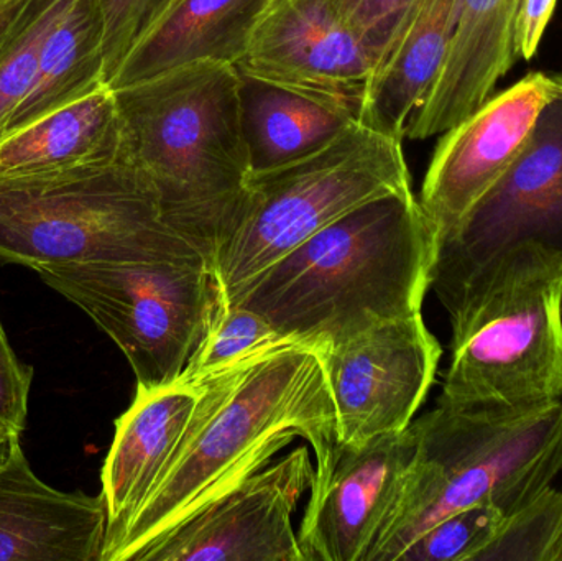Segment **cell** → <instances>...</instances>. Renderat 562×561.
I'll return each instance as SVG.
<instances>
[{
  "label": "cell",
  "instance_id": "obj_11",
  "mask_svg": "<svg viewBox=\"0 0 562 561\" xmlns=\"http://www.w3.org/2000/svg\"><path fill=\"white\" fill-rule=\"evenodd\" d=\"M375 61L330 0H267L234 66L244 78L359 119Z\"/></svg>",
  "mask_w": 562,
  "mask_h": 561
},
{
  "label": "cell",
  "instance_id": "obj_8",
  "mask_svg": "<svg viewBox=\"0 0 562 561\" xmlns=\"http://www.w3.org/2000/svg\"><path fill=\"white\" fill-rule=\"evenodd\" d=\"M35 272L119 346L144 389L178 382L224 303L204 259L91 260Z\"/></svg>",
  "mask_w": 562,
  "mask_h": 561
},
{
  "label": "cell",
  "instance_id": "obj_19",
  "mask_svg": "<svg viewBox=\"0 0 562 561\" xmlns=\"http://www.w3.org/2000/svg\"><path fill=\"white\" fill-rule=\"evenodd\" d=\"M267 0H167L119 66L109 88L147 81L191 63H236Z\"/></svg>",
  "mask_w": 562,
  "mask_h": 561
},
{
  "label": "cell",
  "instance_id": "obj_3",
  "mask_svg": "<svg viewBox=\"0 0 562 561\" xmlns=\"http://www.w3.org/2000/svg\"><path fill=\"white\" fill-rule=\"evenodd\" d=\"M112 91L128 157L150 184L165 223L213 269L252 175L239 71L233 63L206 59Z\"/></svg>",
  "mask_w": 562,
  "mask_h": 561
},
{
  "label": "cell",
  "instance_id": "obj_2",
  "mask_svg": "<svg viewBox=\"0 0 562 561\" xmlns=\"http://www.w3.org/2000/svg\"><path fill=\"white\" fill-rule=\"evenodd\" d=\"M435 253L415 191L386 194L307 237L229 305L321 351L379 323L419 315Z\"/></svg>",
  "mask_w": 562,
  "mask_h": 561
},
{
  "label": "cell",
  "instance_id": "obj_32",
  "mask_svg": "<svg viewBox=\"0 0 562 561\" xmlns=\"http://www.w3.org/2000/svg\"><path fill=\"white\" fill-rule=\"evenodd\" d=\"M562 496V490H561ZM547 561H562V516L560 529H558L557 536H554L553 543H551L550 552H548Z\"/></svg>",
  "mask_w": 562,
  "mask_h": 561
},
{
  "label": "cell",
  "instance_id": "obj_25",
  "mask_svg": "<svg viewBox=\"0 0 562 561\" xmlns=\"http://www.w3.org/2000/svg\"><path fill=\"white\" fill-rule=\"evenodd\" d=\"M508 517L494 506L459 510L413 540L398 561H479Z\"/></svg>",
  "mask_w": 562,
  "mask_h": 561
},
{
  "label": "cell",
  "instance_id": "obj_16",
  "mask_svg": "<svg viewBox=\"0 0 562 561\" xmlns=\"http://www.w3.org/2000/svg\"><path fill=\"white\" fill-rule=\"evenodd\" d=\"M104 497L43 483L20 441L0 464V561H102Z\"/></svg>",
  "mask_w": 562,
  "mask_h": 561
},
{
  "label": "cell",
  "instance_id": "obj_24",
  "mask_svg": "<svg viewBox=\"0 0 562 561\" xmlns=\"http://www.w3.org/2000/svg\"><path fill=\"white\" fill-rule=\"evenodd\" d=\"M66 2L68 0H30L0 53V138L32 88L43 43Z\"/></svg>",
  "mask_w": 562,
  "mask_h": 561
},
{
  "label": "cell",
  "instance_id": "obj_4",
  "mask_svg": "<svg viewBox=\"0 0 562 561\" xmlns=\"http://www.w3.org/2000/svg\"><path fill=\"white\" fill-rule=\"evenodd\" d=\"M415 457L369 561H398L445 517L494 506L507 517L551 490L562 470V402L533 407L438 404L409 425Z\"/></svg>",
  "mask_w": 562,
  "mask_h": 561
},
{
  "label": "cell",
  "instance_id": "obj_17",
  "mask_svg": "<svg viewBox=\"0 0 562 561\" xmlns=\"http://www.w3.org/2000/svg\"><path fill=\"white\" fill-rule=\"evenodd\" d=\"M524 0H461L448 58L406 125L405 138L426 141L464 121L495 94L518 61L515 25Z\"/></svg>",
  "mask_w": 562,
  "mask_h": 561
},
{
  "label": "cell",
  "instance_id": "obj_23",
  "mask_svg": "<svg viewBox=\"0 0 562 561\" xmlns=\"http://www.w3.org/2000/svg\"><path fill=\"white\" fill-rule=\"evenodd\" d=\"M288 345L300 343L281 335L259 313L243 305L223 303L206 338L188 362L178 382L201 384L211 375L233 368L237 362Z\"/></svg>",
  "mask_w": 562,
  "mask_h": 561
},
{
  "label": "cell",
  "instance_id": "obj_15",
  "mask_svg": "<svg viewBox=\"0 0 562 561\" xmlns=\"http://www.w3.org/2000/svg\"><path fill=\"white\" fill-rule=\"evenodd\" d=\"M200 394V385L183 382L137 388L131 407L115 420L114 440L101 473V494L108 510L102 561L117 549L167 476L187 438Z\"/></svg>",
  "mask_w": 562,
  "mask_h": 561
},
{
  "label": "cell",
  "instance_id": "obj_22",
  "mask_svg": "<svg viewBox=\"0 0 562 561\" xmlns=\"http://www.w3.org/2000/svg\"><path fill=\"white\" fill-rule=\"evenodd\" d=\"M240 78L244 132L252 173L301 160L329 145L359 121L293 92Z\"/></svg>",
  "mask_w": 562,
  "mask_h": 561
},
{
  "label": "cell",
  "instance_id": "obj_31",
  "mask_svg": "<svg viewBox=\"0 0 562 561\" xmlns=\"http://www.w3.org/2000/svg\"><path fill=\"white\" fill-rule=\"evenodd\" d=\"M29 2L30 0H9L0 3V53L12 36L13 30L19 25Z\"/></svg>",
  "mask_w": 562,
  "mask_h": 561
},
{
  "label": "cell",
  "instance_id": "obj_33",
  "mask_svg": "<svg viewBox=\"0 0 562 561\" xmlns=\"http://www.w3.org/2000/svg\"><path fill=\"white\" fill-rule=\"evenodd\" d=\"M13 445L15 444H9V441L2 440V438H0V464H2L3 461L7 460V457H9Z\"/></svg>",
  "mask_w": 562,
  "mask_h": 561
},
{
  "label": "cell",
  "instance_id": "obj_29",
  "mask_svg": "<svg viewBox=\"0 0 562 561\" xmlns=\"http://www.w3.org/2000/svg\"><path fill=\"white\" fill-rule=\"evenodd\" d=\"M337 15L379 58L413 0H330Z\"/></svg>",
  "mask_w": 562,
  "mask_h": 561
},
{
  "label": "cell",
  "instance_id": "obj_27",
  "mask_svg": "<svg viewBox=\"0 0 562 561\" xmlns=\"http://www.w3.org/2000/svg\"><path fill=\"white\" fill-rule=\"evenodd\" d=\"M104 10L105 82L167 0H101Z\"/></svg>",
  "mask_w": 562,
  "mask_h": 561
},
{
  "label": "cell",
  "instance_id": "obj_20",
  "mask_svg": "<svg viewBox=\"0 0 562 561\" xmlns=\"http://www.w3.org/2000/svg\"><path fill=\"white\" fill-rule=\"evenodd\" d=\"M124 121L109 86L0 138V180L46 177L127 157Z\"/></svg>",
  "mask_w": 562,
  "mask_h": 561
},
{
  "label": "cell",
  "instance_id": "obj_1",
  "mask_svg": "<svg viewBox=\"0 0 562 561\" xmlns=\"http://www.w3.org/2000/svg\"><path fill=\"white\" fill-rule=\"evenodd\" d=\"M200 401L167 476L108 561H138L175 527L270 464L296 437L316 464L311 494L336 461V412L319 349L288 345L198 384Z\"/></svg>",
  "mask_w": 562,
  "mask_h": 561
},
{
  "label": "cell",
  "instance_id": "obj_30",
  "mask_svg": "<svg viewBox=\"0 0 562 561\" xmlns=\"http://www.w3.org/2000/svg\"><path fill=\"white\" fill-rule=\"evenodd\" d=\"M558 0H524L515 25V55L530 61L535 58L548 25L553 19Z\"/></svg>",
  "mask_w": 562,
  "mask_h": 561
},
{
  "label": "cell",
  "instance_id": "obj_21",
  "mask_svg": "<svg viewBox=\"0 0 562 561\" xmlns=\"http://www.w3.org/2000/svg\"><path fill=\"white\" fill-rule=\"evenodd\" d=\"M104 36L101 0H68L43 43L32 88L3 137L108 86Z\"/></svg>",
  "mask_w": 562,
  "mask_h": 561
},
{
  "label": "cell",
  "instance_id": "obj_34",
  "mask_svg": "<svg viewBox=\"0 0 562 561\" xmlns=\"http://www.w3.org/2000/svg\"><path fill=\"white\" fill-rule=\"evenodd\" d=\"M9 2V0H0V3Z\"/></svg>",
  "mask_w": 562,
  "mask_h": 561
},
{
  "label": "cell",
  "instance_id": "obj_9",
  "mask_svg": "<svg viewBox=\"0 0 562 561\" xmlns=\"http://www.w3.org/2000/svg\"><path fill=\"white\" fill-rule=\"evenodd\" d=\"M521 154L436 246L431 289L446 312L504 254L525 244L562 253V72Z\"/></svg>",
  "mask_w": 562,
  "mask_h": 561
},
{
  "label": "cell",
  "instance_id": "obj_12",
  "mask_svg": "<svg viewBox=\"0 0 562 561\" xmlns=\"http://www.w3.org/2000/svg\"><path fill=\"white\" fill-rule=\"evenodd\" d=\"M553 91V75L528 72L442 132L418 197L436 246L507 173Z\"/></svg>",
  "mask_w": 562,
  "mask_h": 561
},
{
  "label": "cell",
  "instance_id": "obj_7",
  "mask_svg": "<svg viewBox=\"0 0 562 561\" xmlns=\"http://www.w3.org/2000/svg\"><path fill=\"white\" fill-rule=\"evenodd\" d=\"M403 191H413L403 138L360 121L301 160L250 175L239 217L213 259L224 303L317 231Z\"/></svg>",
  "mask_w": 562,
  "mask_h": 561
},
{
  "label": "cell",
  "instance_id": "obj_10",
  "mask_svg": "<svg viewBox=\"0 0 562 561\" xmlns=\"http://www.w3.org/2000/svg\"><path fill=\"white\" fill-rule=\"evenodd\" d=\"M340 447L408 430L436 382L442 348L419 315L321 349Z\"/></svg>",
  "mask_w": 562,
  "mask_h": 561
},
{
  "label": "cell",
  "instance_id": "obj_13",
  "mask_svg": "<svg viewBox=\"0 0 562 561\" xmlns=\"http://www.w3.org/2000/svg\"><path fill=\"white\" fill-rule=\"evenodd\" d=\"M313 481L310 451L296 448L175 527L138 561H304L293 514Z\"/></svg>",
  "mask_w": 562,
  "mask_h": 561
},
{
  "label": "cell",
  "instance_id": "obj_6",
  "mask_svg": "<svg viewBox=\"0 0 562 561\" xmlns=\"http://www.w3.org/2000/svg\"><path fill=\"white\" fill-rule=\"evenodd\" d=\"M142 259L204 257L165 223L128 155L46 177L0 180V262L36 270Z\"/></svg>",
  "mask_w": 562,
  "mask_h": 561
},
{
  "label": "cell",
  "instance_id": "obj_28",
  "mask_svg": "<svg viewBox=\"0 0 562 561\" xmlns=\"http://www.w3.org/2000/svg\"><path fill=\"white\" fill-rule=\"evenodd\" d=\"M33 368L22 364L0 323V438L16 444L26 427Z\"/></svg>",
  "mask_w": 562,
  "mask_h": 561
},
{
  "label": "cell",
  "instance_id": "obj_14",
  "mask_svg": "<svg viewBox=\"0 0 562 561\" xmlns=\"http://www.w3.org/2000/svg\"><path fill=\"white\" fill-rule=\"evenodd\" d=\"M415 457L412 430L340 447L324 486L311 494L297 542L304 561H369L392 519Z\"/></svg>",
  "mask_w": 562,
  "mask_h": 561
},
{
  "label": "cell",
  "instance_id": "obj_26",
  "mask_svg": "<svg viewBox=\"0 0 562 561\" xmlns=\"http://www.w3.org/2000/svg\"><path fill=\"white\" fill-rule=\"evenodd\" d=\"M561 516V491L551 487L530 506L508 517L501 536L479 561H547Z\"/></svg>",
  "mask_w": 562,
  "mask_h": 561
},
{
  "label": "cell",
  "instance_id": "obj_18",
  "mask_svg": "<svg viewBox=\"0 0 562 561\" xmlns=\"http://www.w3.org/2000/svg\"><path fill=\"white\" fill-rule=\"evenodd\" d=\"M461 0H413L376 58L359 121L405 141L406 125L441 72Z\"/></svg>",
  "mask_w": 562,
  "mask_h": 561
},
{
  "label": "cell",
  "instance_id": "obj_5",
  "mask_svg": "<svg viewBox=\"0 0 562 561\" xmlns=\"http://www.w3.org/2000/svg\"><path fill=\"white\" fill-rule=\"evenodd\" d=\"M451 362L438 404L533 407L562 399V253L525 244L448 312Z\"/></svg>",
  "mask_w": 562,
  "mask_h": 561
}]
</instances>
